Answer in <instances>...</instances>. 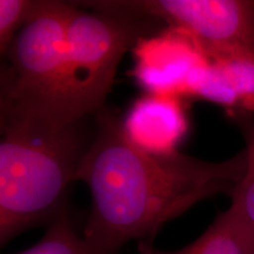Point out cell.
Returning <instances> with one entry per match:
<instances>
[{
    "label": "cell",
    "instance_id": "cell-1",
    "mask_svg": "<svg viewBox=\"0 0 254 254\" xmlns=\"http://www.w3.org/2000/svg\"><path fill=\"white\" fill-rule=\"evenodd\" d=\"M246 168L245 150L219 163L182 152L146 153L127 140L120 119L105 107L94 116L93 138L75 177L92 199L82 237L107 254L153 238L198 202L230 194Z\"/></svg>",
    "mask_w": 254,
    "mask_h": 254
},
{
    "label": "cell",
    "instance_id": "cell-2",
    "mask_svg": "<svg viewBox=\"0 0 254 254\" xmlns=\"http://www.w3.org/2000/svg\"><path fill=\"white\" fill-rule=\"evenodd\" d=\"M93 118V117H92ZM0 244L50 225L67 206L68 189L94 133L90 118L0 110Z\"/></svg>",
    "mask_w": 254,
    "mask_h": 254
},
{
    "label": "cell",
    "instance_id": "cell-3",
    "mask_svg": "<svg viewBox=\"0 0 254 254\" xmlns=\"http://www.w3.org/2000/svg\"><path fill=\"white\" fill-rule=\"evenodd\" d=\"M153 24L85 7L75 2L69 19L60 113L71 120L92 118L105 109L119 64Z\"/></svg>",
    "mask_w": 254,
    "mask_h": 254
},
{
    "label": "cell",
    "instance_id": "cell-4",
    "mask_svg": "<svg viewBox=\"0 0 254 254\" xmlns=\"http://www.w3.org/2000/svg\"><path fill=\"white\" fill-rule=\"evenodd\" d=\"M74 6L75 2L43 0L37 13L19 31L2 56L0 110L64 117L59 105Z\"/></svg>",
    "mask_w": 254,
    "mask_h": 254
},
{
    "label": "cell",
    "instance_id": "cell-5",
    "mask_svg": "<svg viewBox=\"0 0 254 254\" xmlns=\"http://www.w3.org/2000/svg\"><path fill=\"white\" fill-rule=\"evenodd\" d=\"M81 5L178 28L199 43L206 55L218 51L254 55L253 0H99Z\"/></svg>",
    "mask_w": 254,
    "mask_h": 254
},
{
    "label": "cell",
    "instance_id": "cell-6",
    "mask_svg": "<svg viewBox=\"0 0 254 254\" xmlns=\"http://www.w3.org/2000/svg\"><path fill=\"white\" fill-rule=\"evenodd\" d=\"M132 75L146 93L192 99L209 65L199 43L185 32L166 26L141 37L132 49Z\"/></svg>",
    "mask_w": 254,
    "mask_h": 254
},
{
    "label": "cell",
    "instance_id": "cell-7",
    "mask_svg": "<svg viewBox=\"0 0 254 254\" xmlns=\"http://www.w3.org/2000/svg\"><path fill=\"white\" fill-rule=\"evenodd\" d=\"M120 122L127 140L155 155L178 153L190 129L186 100L172 95L145 93L133 101Z\"/></svg>",
    "mask_w": 254,
    "mask_h": 254
},
{
    "label": "cell",
    "instance_id": "cell-8",
    "mask_svg": "<svg viewBox=\"0 0 254 254\" xmlns=\"http://www.w3.org/2000/svg\"><path fill=\"white\" fill-rule=\"evenodd\" d=\"M152 254H254V232L230 206L187 246L170 252L153 249Z\"/></svg>",
    "mask_w": 254,
    "mask_h": 254
},
{
    "label": "cell",
    "instance_id": "cell-9",
    "mask_svg": "<svg viewBox=\"0 0 254 254\" xmlns=\"http://www.w3.org/2000/svg\"><path fill=\"white\" fill-rule=\"evenodd\" d=\"M17 254H107L78 236L69 218L68 207L47 227L44 237L36 245Z\"/></svg>",
    "mask_w": 254,
    "mask_h": 254
},
{
    "label": "cell",
    "instance_id": "cell-10",
    "mask_svg": "<svg viewBox=\"0 0 254 254\" xmlns=\"http://www.w3.org/2000/svg\"><path fill=\"white\" fill-rule=\"evenodd\" d=\"M230 116L243 133L247 155L246 172L230 193L231 207L236 209L254 232V114L239 110Z\"/></svg>",
    "mask_w": 254,
    "mask_h": 254
},
{
    "label": "cell",
    "instance_id": "cell-11",
    "mask_svg": "<svg viewBox=\"0 0 254 254\" xmlns=\"http://www.w3.org/2000/svg\"><path fill=\"white\" fill-rule=\"evenodd\" d=\"M211 62L225 73L240 99V110L252 113L254 106V55L243 51L208 53Z\"/></svg>",
    "mask_w": 254,
    "mask_h": 254
},
{
    "label": "cell",
    "instance_id": "cell-12",
    "mask_svg": "<svg viewBox=\"0 0 254 254\" xmlns=\"http://www.w3.org/2000/svg\"><path fill=\"white\" fill-rule=\"evenodd\" d=\"M41 0H0V52L4 56L19 31L37 13Z\"/></svg>",
    "mask_w": 254,
    "mask_h": 254
},
{
    "label": "cell",
    "instance_id": "cell-13",
    "mask_svg": "<svg viewBox=\"0 0 254 254\" xmlns=\"http://www.w3.org/2000/svg\"><path fill=\"white\" fill-rule=\"evenodd\" d=\"M153 245L152 243H148V241L142 240L140 241L138 247V254H152V251H153Z\"/></svg>",
    "mask_w": 254,
    "mask_h": 254
},
{
    "label": "cell",
    "instance_id": "cell-14",
    "mask_svg": "<svg viewBox=\"0 0 254 254\" xmlns=\"http://www.w3.org/2000/svg\"><path fill=\"white\" fill-rule=\"evenodd\" d=\"M252 113H254V106H253V109H252Z\"/></svg>",
    "mask_w": 254,
    "mask_h": 254
}]
</instances>
